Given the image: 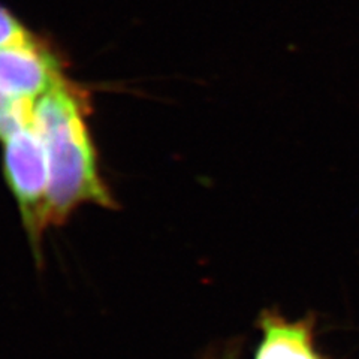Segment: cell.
Listing matches in <instances>:
<instances>
[{
  "label": "cell",
  "instance_id": "cell-2",
  "mask_svg": "<svg viewBox=\"0 0 359 359\" xmlns=\"http://www.w3.org/2000/svg\"><path fill=\"white\" fill-rule=\"evenodd\" d=\"M4 174L20 210L22 226L36 255L50 226V170L35 125L4 140Z\"/></svg>",
  "mask_w": 359,
  "mask_h": 359
},
{
  "label": "cell",
  "instance_id": "cell-1",
  "mask_svg": "<svg viewBox=\"0 0 359 359\" xmlns=\"http://www.w3.org/2000/svg\"><path fill=\"white\" fill-rule=\"evenodd\" d=\"M88 96L66 80L36 100L33 125L42 138L50 170V226L92 204L114 208L100 175L97 151L88 129Z\"/></svg>",
  "mask_w": 359,
  "mask_h": 359
},
{
  "label": "cell",
  "instance_id": "cell-3",
  "mask_svg": "<svg viewBox=\"0 0 359 359\" xmlns=\"http://www.w3.org/2000/svg\"><path fill=\"white\" fill-rule=\"evenodd\" d=\"M65 78L59 57L38 38L0 48V99L36 102Z\"/></svg>",
  "mask_w": 359,
  "mask_h": 359
},
{
  "label": "cell",
  "instance_id": "cell-5",
  "mask_svg": "<svg viewBox=\"0 0 359 359\" xmlns=\"http://www.w3.org/2000/svg\"><path fill=\"white\" fill-rule=\"evenodd\" d=\"M36 36L22 22L0 4V48L35 41Z\"/></svg>",
  "mask_w": 359,
  "mask_h": 359
},
{
  "label": "cell",
  "instance_id": "cell-4",
  "mask_svg": "<svg viewBox=\"0 0 359 359\" xmlns=\"http://www.w3.org/2000/svg\"><path fill=\"white\" fill-rule=\"evenodd\" d=\"M264 339L255 359H325L313 344L309 323L287 322L277 314H264Z\"/></svg>",
  "mask_w": 359,
  "mask_h": 359
}]
</instances>
